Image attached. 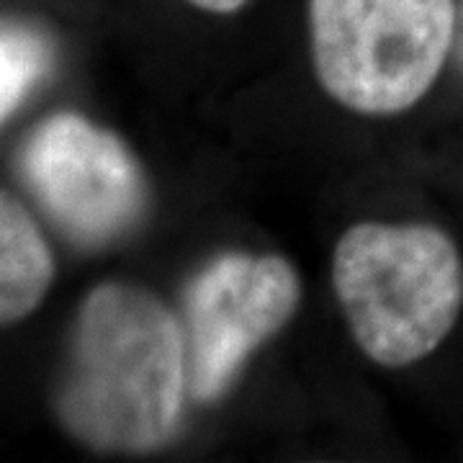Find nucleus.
<instances>
[{
    "label": "nucleus",
    "mask_w": 463,
    "mask_h": 463,
    "mask_svg": "<svg viewBox=\"0 0 463 463\" xmlns=\"http://www.w3.org/2000/svg\"><path fill=\"white\" fill-rule=\"evenodd\" d=\"M185 392V335L160 298L129 283L85 298L57 392L67 430L99 450H157L181 422Z\"/></svg>",
    "instance_id": "obj_1"
},
{
    "label": "nucleus",
    "mask_w": 463,
    "mask_h": 463,
    "mask_svg": "<svg viewBox=\"0 0 463 463\" xmlns=\"http://www.w3.org/2000/svg\"><path fill=\"white\" fill-rule=\"evenodd\" d=\"M332 283L355 343L389 368L430 355L463 307L461 252L430 224L350 227L335 248Z\"/></svg>",
    "instance_id": "obj_2"
},
{
    "label": "nucleus",
    "mask_w": 463,
    "mask_h": 463,
    "mask_svg": "<svg viewBox=\"0 0 463 463\" xmlns=\"http://www.w3.org/2000/svg\"><path fill=\"white\" fill-rule=\"evenodd\" d=\"M456 0H309L317 78L358 114L422 99L453 50Z\"/></svg>",
    "instance_id": "obj_3"
},
{
    "label": "nucleus",
    "mask_w": 463,
    "mask_h": 463,
    "mask_svg": "<svg viewBox=\"0 0 463 463\" xmlns=\"http://www.w3.org/2000/svg\"><path fill=\"white\" fill-rule=\"evenodd\" d=\"M301 298L297 268L281 255L227 252L185 288L188 392L214 402L250 355L294 317Z\"/></svg>",
    "instance_id": "obj_4"
},
{
    "label": "nucleus",
    "mask_w": 463,
    "mask_h": 463,
    "mask_svg": "<svg viewBox=\"0 0 463 463\" xmlns=\"http://www.w3.org/2000/svg\"><path fill=\"white\" fill-rule=\"evenodd\" d=\"M24 175L47 214L88 248L124 237L147 206L132 152L83 116L47 118L26 145Z\"/></svg>",
    "instance_id": "obj_5"
},
{
    "label": "nucleus",
    "mask_w": 463,
    "mask_h": 463,
    "mask_svg": "<svg viewBox=\"0 0 463 463\" xmlns=\"http://www.w3.org/2000/svg\"><path fill=\"white\" fill-rule=\"evenodd\" d=\"M52 252L29 212L0 191V325L26 317L44 298Z\"/></svg>",
    "instance_id": "obj_6"
},
{
    "label": "nucleus",
    "mask_w": 463,
    "mask_h": 463,
    "mask_svg": "<svg viewBox=\"0 0 463 463\" xmlns=\"http://www.w3.org/2000/svg\"><path fill=\"white\" fill-rule=\"evenodd\" d=\"M52 65V44L24 24H0V121L16 109Z\"/></svg>",
    "instance_id": "obj_7"
},
{
    "label": "nucleus",
    "mask_w": 463,
    "mask_h": 463,
    "mask_svg": "<svg viewBox=\"0 0 463 463\" xmlns=\"http://www.w3.org/2000/svg\"><path fill=\"white\" fill-rule=\"evenodd\" d=\"M188 3L201 8V11H209V14H234V11H240L248 0H188Z\"/></svg>",
    "instance_id": "obj_8"
},
{
    "label": "nucleus",
    "mask_w": 463,
    "mask_h": 463,
    "mask_svg": "<svg viewBox=\"0 0 463 463\" xmlns=\"http://www.w3.org/2000/svg\"><path fill=\"white\" fill-rule=\"evenodd\" d=\"M453 62L463 72V0H456V29H453V50H450Z\"/></svg>",
    "instance_id": "obj_9"
}]
</instances>
